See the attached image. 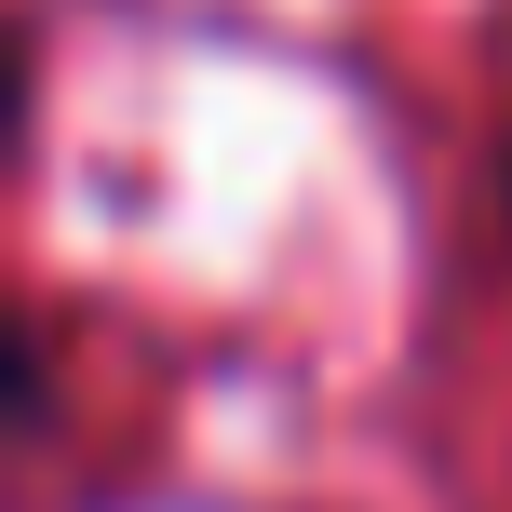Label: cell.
Segmentation results:
<instances>
[{
  "label": "cell",
  "mask_w": 512,
  "mask_h": 512,
  "mask_svg": "<svg viewBox=\"0 0 512 512\" xmlns=\"http://www.w3.org/2000/svg\"><path fill=\"white\" fill-rule=\"evenodd\" d=\"M499 189H512V149H499Z\"/></svg>",
  "instance_id": "cell-1"
}]
</instances>
